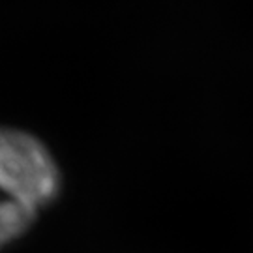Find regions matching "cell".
Segmentation results:
<instances>
[{
	"label": "cell",
	"instance_id": "cell-1",
	"mask_svg": "<svg viewBox=\"0 0 253 253\" xmlns=\"http://www.w3.org/2000/svg\"><path fill=\"white\" fill-rule=\"evenodd\" d=\"M58 186V167L36 137L0 129V248L34 223Z\"/></svg>",
	"mask_w": 253,
	"mask_h": 253
}]
</instances>
